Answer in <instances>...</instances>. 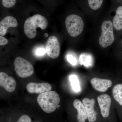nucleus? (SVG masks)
I'll return each instance as SVG.
<instances>
[{
    "mask_svg": "<svg viewBox=\"0 0 122 122\" xmlns=\"http://www.w3.org/2000/svg\"><path fill=\"white\" fill-rule=\"evenodd\" d=\"M97 39L99 46L103 49L111 46L115 41L114 29L111 19H106L101 23Z\"/></svg>",
    "mask_w": 122,
    "mask_h": 122,
    "instance_id": "f257e3e1",
    "label": "nucleus"
},
{
    "mask_svg": "<svg viewBox=\"0 0 122 122\" xmlns=\"http://www.w3.org/2000/svg\"><path fill=\"white\" fill-rule=\"evenodd\" d=\"M37 100L42 110L48 114L52 113L58 107L61 100L59 95L54 91L40 94Z\"/></svg>",
    "mask_w": 122,
    "mask_h": 122,
    "instance_id": "f03ea898",
    "label": "nucleus"
},
{
    "mask_svg": "<svg viewBox=\"0 0 122 122\" xmlns=\"http://www.w3.org/2000/svg\"><path fill=\"white\" fill-rule=\"evenodd\" d=\"M48 25L47 19L44 16L37 14L26 19L24 23V32L30 39H33L36 35L37 27L41 29H45Z\"/></svg>",
    "mask_w": 122,
    "mask_h": 122,
    "instance_id": "7ed1b4c3",
    "label": "nucleus"
},
{
    "mask_svg": "<svg viewBox=\"0 0 122 122\" xmlns=\"http://www.w3.org/2000/svg\"><path fill=\"white\" fill-rule=\"evenodd\" d=\"M65 25L69 35L73 37H76L81 35L84 30V21L79 15L71 14L66 18Z\"/></svg>",
    "mask_w": 122,
    "mask_h": 122,
    "instance_id": "20e7f679",
    "label": "nucleus"
},
{
    "mask_svg": "<svg viewBox=\"0 0 122 122\" xmlns=\"http://www.w3.org/2000/svg\"><path fill=\"white\" fill-rule=\"evenodd\" d=\"M14 66L17 74L21 78L29 77L34 72V69L32 64L21 57L16 58L14 61Z\"/></svg>",
    "mask_w": 122,
    "mask_h": 122,
    "instance_id": "39448f33",
    "label": "nucleus"
},
{
    "mask_svg": "<svg viewBox=\"0 0 122 122\" xmlns=\"http://www.w3.org/2000/svg\"><path fill=\"white\" fill-rule=\"evenodd\" d=\"M45 46L46 53L50 57L54 59L59 57L61 46L56 37L54 36L50 37L46 43Z\"/></svg>",
    "mask_w": 122,
    "mask_h": 122,
    "instance_id": "423d86ee",
    "label": "nucleus"
},
{
    "mask_svg": "<svg viewBox=\"0 0 122 122\" xmlns=\"http://www.w3.org/2000/svg\"><path fill=\"white\" fill-rule=\"evenodd\" d=\"M98 102L100 109V113L103 117H109L110 113L111 99L108 95L103 94L97 97Z\"/></svg>",
    "mask_w": 122,
    "mask_h": 122,
    "instance_id": "0eeeda50",
    "label": "nucleus"
},
{
    "mask_svg": "<svg viewBox=\"0 0 122 122\" xmlns=\"http://www.w3.org/2000/svg\"><path fill=\"white\" fill-rule=\"evenodd\" d=\"M82 102L87 113L88 122H96L97 120V113L94 109L95 99L85 98Z\"/></svg>",
    "mask_w": 122,
    "mask_h": 122,
    "instance_id": "6e6552de",
    "label": "nucleus"
},
{
    "mask_svg": "<svg viewBox=\"0 0 122 122\" xmlns=\"http://www.w3.org/2000/svg\"><path fill=\"white\" fill-rule=\"evenodd\" d=\"M26 89L30 93L41 94L50 91L52 86L50 84L47 83L30 82L26 86Z\"/></svg>",
    "mask_w": 122,
    "mask_h": 122,
    "instance_id": "1a4fd4ad",
    "label": "nucleus"
},
{
    "mask_svg": "<svg viewBox=\"0 0 122 122\" xmlns=\"http://www.w3.org/2000/svg\"><path fill=\"white\" fill-rule=\"evenodd\" d=\"M16 81L12 77L9 76L4 72L0 73V86L7 91L13 92L16 86Z\"/></svg>",
    "mask_w": 122,
    "mask_h": 122,
    "instance_id": "9d476101",
    "label": "nucleus"
},
{
    "mask_svg": "<svg viewBox=\"0 0 122 122\" xmlns=\"http://www.w3.org/2000/svg\"><path fill=\"white\" fill-rule=\"evenodd\" d=\"M90 82L95 89L102 92L106 91L112 85V82L111 80L98 78H92Z\"/></svg>",
    "mask_w": 122,
    "mask_h": 122,
    "instance_id": "9b49d317",
    "label": "nucleus"
},
{
    "mask_svg": "<svg viewBox=\"0 0 122 122\" xmlns=\"http://www.w3.org/2000/svg\"><path fill=\"white\" fill-rule=\"evenodd\" d=\"M18 25L17 20L15 18L10 16L5 17L0 22V36H4L9 28L16 27Z\"/></svg>",
    "mask_w": 122,
    "mask_h": 122,
    "instance_id": "f8f14e48",
    "label": "nucleus"
},
{
    "mask_svg": "<svg viewBox=\"0 0 122 122\" xmlns=\"http://www.w3.org/2000/svg\"><path fill=\"white\" fill-rule=\"evenodd\" d=\"M73 106L77 112V122H86V120H88L87 113L83 103L80 100L76 99L74 101Z\"/></svg>",
    "mask_w": 122,
    "mask_h": 122,
    "instance_id": "ddd939ff",
    "label": "nucleus"
},
{
    "mask_svg": "<svg viewBox=\"0 0 122 122\" xmlns=\"http://www.w3.org/2000/svg\"><path fill=\"white\" fill-rule=\"evenodd\" d=\"M114 30H122V6L117 8L115 15L112 20Z\"/></svg>",
    "mask_w": 122,
    "mask_h": 122,
    "instance_id": "4468645a",
    "label": "nucleus"
},
{
    "mask_svg": "<svg viewBox=\"0 0 122 122\" xmlns=\"http://www.w3.org/2000/svg\"><path fill=\"white\" fill-rule=\"evenodd\" d=\"M112 94L116 101L122 106V84L115 86L112 90Z\"/></svg>",
    "mask_w": 122,
    "mask_h": 122,
    "instance_id": "2eb2a0df",
    "label": "nucleus"
},
{
    "mask_svg": "<svg viewBox=\"0 0 122 122\" xmlns=\"http://www.w3.org/2000/svg\"><path fill=\"white\" fill-rule=\"evenodd\" d=\"M79 62L81 65H83L85 67H91L93 64V58L91 55L86 54H83L80 56Z\"/></svg>",
    "mask_w": 122,
    "mask_h": 122,
    "instance_id": "dca6fc26",
    "label": "nucleus"
},
{
    "mask_svg": "<svg viewBox=\"0 0 122 122\" xmlns=\"http://www.w3.org/2000/svg\"><path fill=\"white\" fill-rule=\"evenodd\" d=\"M69 78L73 90L76 93L80 92L81 87L77 76L75 75L72 74L70 75Z\"/></svg>",
    "mask_w": 122,
    "mask_h": 122,
    "instance_id": "f3484780",
    "label": "nucleus"
},
{
    "mask_svg": "<svg viewBox=\"0 0 122 122\" xmlns=\"http://www.w3.org/2000/svg\"><path fill=\"white\" fill-rule=\"evenodd\" d=\"M103 0H87V3L90 8L96 11L100 8L103 3Z\"/></svg>",
    "mask_w": 122,
    "mask_h": 122,
    "instance_id": "a211bd4d",
    "label": "nucleus"
},
{
    "mask_svg": "<svg viewBox=\"0 0 122 122\" xmlns=\"http://www.w3.org/2000/svg\"><path fill=\"white\" fill-rule=\"evenodd\" d=\"M16 3V0H2V4L4 7L10 8L13 7Z\"/></svg>",
    "mask_w": 122,
    "mask_h": 122,
    "instance_id": "6ab92c4d",
    "label": "nucleus"
},
{
    "mask_svg": "<svg viewBox=\"0 0 122 122\" xmlns=\"http://www.w3.org/2000/svg\"><path fill=\"white\" fill-rule=\"evenodd\" d=\"M66 59L67 61L71 65L73 66H75L77 63V61L76 57L74 55L71 54H69L66 56Z\"/></svg>",
    "mask_w": 122,
    "mask_h": 122,
    "instance_id": "aec40b11",
    "label": "nucleus"
},
{
    "mask_svg": "<svg viewBox=\"0 0 122 122\" xmlns=\"http://www.w3.org/2000/svg\"><path fill=\"white\" fill-rule=\"evenodd\" d=\"M35 54L38 56H44L46 53V49L42 47H39L36 48L35 50Z\"/></svg>",
    "mask_w": 122,
    "mask_h": 122,
    "instance_id": "412c9836",
    "label": "nucleus"
},
{
    "mask_svg": "<svg viewBox=\"0 0 122 122\" xmlns=\"http://www.w3.org/2000/svg\"><path fill=\"white\" fill-rule=\"evenodd\" d=\"M16 122H31V119L28 115L24 114L21 116Z\"/></svg>",
    "mask_w": 122,
    "mask_h": 122,
    "instance_id": "4be33fe9",
    "label": "nucleus"
},
{
    "mask_svg": "<svg viewBox=\"0 0 122 122\" xmlns=\"http://www.w3.org/2000/svg\"><path fill=\"white\" fill-rule=\"evenodd\" d=\"M8 43V41L7 39L3 37V36H0V46L5 45Z\"/></svg>",
    "mask_w": 122,
    "mask_h": 122,
    "instance_id": "5701e85b",
    "label": "nucleus"
},
{
    "mask_svg": "<svg viewBox=\"0 0 122 122\" xmlns=\"http://www.w3.org/2000/svg\"><path fill=\"white\" fill-rule=\"evenodd\" d=\"M48 33H46L45 34V36L46 37H47L48 36Z\"/></svg>",
    "mask_w": 122,
    "mask_h": 122,
    "instance_id": "b1692460",
    "label": "nucleus"
},
{
    "mask_svg": "<svg viewBox=\"0 0 122 122\" xmlns=\"http://www.w3.org/2000/svg\"><path fill=\"white\" fill-rule=\"evenodd\" d=\"M121 44H122V41H121Z\"/></svg>",
    "mask_w": 122,
    "mask_h": 122,
    "instance_id": "393cba45",
    "label": "nucleus"
}]
</instances>
